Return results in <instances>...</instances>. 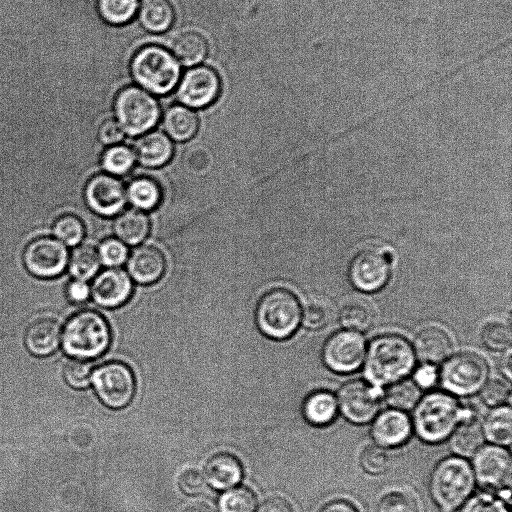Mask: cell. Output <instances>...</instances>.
<instances>
[{
    "instance_id": "6da1fadb",
    "label": "cell",
    "mask_w": 512,
    "mask_h": 512,
    "mask_svg": "<svg viewBox=\"0 0 512 512\" xmlns=\"http://www.w3.org/2000/svg\"><path fill=\"white\" fill-rule=\"evenodd\" d=\"M412 345L393 333L374 337L367 347L363 373L368 383L380 388L405 379L414 369Z\"/></svg>"
},
{
    "instance_id": "7a4b0ae2",
    "label": "cell",
    "mask_w": 512,
    "mask_h": 512,
    "mask_svg": "<svg viewBox=\"0 0 512 512\" xmlns=\"http://www.w3.org/2000/svg\"><path fill=\"white\" fill-rule=\"evenodd\" d=\"M413 409V431L429 444L446 440L462 420L476 416L472 408L461 406L452 394L440 390L425 394Z\"/></svg>"
},
{
    "instance_id": "3957f363",
    "label": "cell",
    "mask_w": 512,
    "mask_h": 512,
    "mask_svg": "<svg viewBox=\"0 0 512 512\" xmlns=\"http://www.w3.org/2000/svg\"><path fill=\"white\" fill-rule=\"evenodd\" d=\"M475 478L469 462L453 455L439 461L434 467L429 492L442 512H453L470 497Z\"/></svg>"
},
{
    "instance_id": "277c9868",
    "label": "cell",
    "mask_w": 512,
    "mask_h": 512,
    "mask_svg": "<svg viewBox=\"0 0 512 512\" xmlns=\"http://www.w3.org/2000/svg\"><path fill=\"white\" fill-rule=\"evenodd\" d=\"M130 71L142 89L156 95L171 92L178 84L181 67L174 55L158 45L140 48L131 59Z\"/></svg>"
},
{
    "instance_id": "5b68a950",
    "label": "cell",
    "mask_w": 512,
    "mask_h": 512,
    "mask_svg": "<svg viewBox=\"0 0 512 512\" xmlns=\"http://www.w3.org/2000/svg\"><path fill=\"white\" fill-rule=\"evenodd\" d=\"M302 309L297 296L288 289L274 288L267 291L256 308V323L267 337L283 340L297 330Z\"/></svg>"
},
{
    "instance_id": "8992f818",
    "label": "cell",
    "mask_w": 512,
    "mask_h": 512,
    "mask_svg": "<svg viewBox=\"0 0 512 512\" xmlns=\"http://www.w3.org/2000/svg\"><path fill=\"white\" fill-rule=\"evenodd\" d=\"M110 329L97 312L81 311L70 318L62 334L64 351L76 359H93L102 355L110 344Z\"/></svg>"
},
{
    "instance_id": "52a82bcc",
    "label": "cell",
    "mask_w": 512,
    "mask_h": 512,
    "mask_svg": "<svg viewBox=\"0 0 512 512\" xmlns=\"http://www.w3.org/2000/svg\"><path fill=\"white\" fill-rule=\"evenodd\" d=\"M116 121L130 136L141 135L152 129L160 118L156 98L138 86L121 89L114 100Z\"/></svg>"
},
{
    "instance_id": "ba28073f",
    "label": "cell",
    "mask_w": 512,
    "mask_h": 512,
    "mask_svg": "<svg viewBox=\"0 0 512 512\" xmlns=\"http://www.w3.org/2000/svg\"><path fill=\"white\" fill-rule=\"evenodd\" d=\"M489 368L486 361L473 352H459L449 356L438 372L444 391L457 396H470L483 387Z\"/></svg>"
},
{
    "instance_id": "9c48e42d",
    "label": "cell",
    "mask_w": 512,
    "mask_h": 512,
    "mask_svg": "<svg viewBox=\"0 0 512 512\" xmlns=\"http://www.w3.org/2000/svg\"><path fill=\"white\" fill-rule=\"evenodd\" d=\"M475 481L488 491H496L505 499L510 493L512 463L509 451L499 445L482 446L472 460Z\"/></svg>"
},
{
    "instance_id": "30bf717a",
    "label": "cell",
    "mask_w": 512,
    "mask_h": 512,
    "mask_svg": "<svg viewBox=\"0 0 512 512\" xmlns=\"http://www.w3.org/2000/svg\"><path fill=\"white\" fill-rule=\"evenodd\" d=\"M392 254L377 247H366L358 251L350 261L348 278L352 286L362 292H376L387 283Z\"/></svg>"
},
{
    "instance_id": "8fae6325",
    "label": "cell",
    "mask_w": 512,
    "mask_h": 512,
    "mask_svg": "<svg viewBox=\"0 0 512 512\" xmlns=\"http://www.w3.org/2000/svg\"><path fill=\"white\" fill-rule=\"evenodd\" d=\"M383 392L366 380L354 379L344 383L338 390V411L354 424H366L373 420L381 407Z\"/></svg>"
},
{
    "instance_id": "7c38bea8",
    "label": "cell",
    "mask_w": 512,
    "mask_h": 512,
    "mask_svg": "<svg viewBox=\"0 0 512 512\" xmlns=\"http://www.w3.org/2000/svg\"><path fill=\"white\" fill-rule=\"evenodd\" d=\"M91 381L99 399L108 407L127 406L135 393V379L131 369L121 362H108L99 366Z\"/></svg>"
},
{
    "instance_id": "4fadbf2b",
    "label": "cell",
    "mask_w": 512,
    "mask_h": 512,
    "mask_svg": "<svg viewBox=\"0 0 512 512\" xmlns=\"http://www.w3.org/2000/svg\"><path fill=\"white\" fill-rule=\"evenodd\" d=\"M365 353L364 337L359 332L343 329L326 339L321 358L324 365L332 372L348 374L363 364Z\"/></svg>"
},
{
    "instance_id": "5bb4252c",
    "label": "cell",
    "mask_w": 512,
    "mask_h": 512,
    "mask_svg": "<svg viewBox=\"0 0 512 512\" xmlns=\"http://www.w3.org/2000/svg\"><path fill=\"white\" fill-rule=\"evenodd\" d=\"M221 81L217 72L204 65L187 70L177 86V98L186 107L203 108L212 104L220 93Z\"/></svg>"
},
{
    "instance_id": "9a60e30c",
    "label": "cell",
    "mask_w": 512,
    "mask_h": 512,
    "mask_svg": "<svg viewBox=\"0 0 512 512\" xmlns=\"http://www.w3.org/2000/svg\"><path fill=\"white\" fill-rule=\"evenodd\" d=\"M27 270L40 278L60 275L68 263L65 245L54 238L42 237L30 242L24 251Z\"/></svg>"
},
{
    "instance_id": "2e32d148",
    "label": "cell",
    "mask_w": 512,
    "mask_h": 512,
    "mask_svg": "<svg viewBox=\"0 0 512 512\" xmlns=\"http://www.w3.org/2000/svg\"><path fill=\"white\" fill-rule=\"evenodd\" d=\"M85 200L95 213L110 217L124 208L127 202L126 188L118 178L101 173L88 181Z\"/></svg>"
},
{
    "instance_id": "e0dca14e",
    "label": "cell",
    "mask_w": 512,
    "mask_h": 512,
    "mask_svg": "<svg viewBox=\"0 0 512 512\" xmlns=\"http://www.w3.org/2000/svg\"><path fill=\"white\" fill-rule=\"evenodd\" d=\"M413 432L411 419L404 411L388 408L373 418L370 435L376 445L394 448L405 444Z\"/></svg>"
},
{
    "instance_id": "ac0fdd59",
    "label": "cell",
    "mask_w": 512,
    "mask_h": 512,
    "mask_svg": "<svg viewBox=\"0 0 512 512\" xmlns=\"http://www.w3.org/2000/svg\"><path fill=\"white\" fill-rule=\"evenodd\" d=\"M131 293L132 282L129 274L118 267H110L98 274L90 289L94 301L107 308L122 305Z\"/></svg>"
},
{
    "instance_id": "d6986e66",
    "label": "cell",
    "mask_w": 512,
    "mask_h": 512,
    "mask_svg": "<svg viewBox=\"0 0 512 512\" xmlns=\"http://www.w3.org/2000/svg\"><path fill=\"white\" fill-rule=\"evenodd\" d=\"M452 347L449 335L436 326L420 330L412 346L415 357L422 363L431 365L445 361L450 356Z\"/></svg>"
},
{
    "instance_id": "ffe728a7",
    "label": "cell",
    "mask_w": 512,
    "mask_h": 512,
    "mask_svg": "<svg viewBox=\"0 0 512 512\" xmlns=\"http://www.w3.org/2000/svg\"><path fill=\"white\" fill-rule=\"evenodd\" d=\"M127 269L136 282L151 284L161 278L165 270V258L156 247L141 245L130 253Z\"/></svg>"
},
{
    "instance_id": "44dd1931",
    "label": "cell",
    "mask_w": 512,
    "mask_h": 512,
    "mask_svg": "<svg viewBox=\"0 0 512 512\" xmlns=\"http://www.w3.org/2000/svg\"><path fill=\"white\" fill-rule=\"evenodd\" d=\"M137 161L145 167H160L173 155L170 138L161 131H151L142 135L134 145Z\"/></svg>"
},
{
    "instance_id": "7402d4cb",
    "label": "cell",
    "mask_w": 512,
    "mask_h": 512,
    "mask_svg": "<svg viewBox=\"0 0 512 512\" xmlns=\"http://www.w3.org/2000/svg\"><path fill=\"white\" fill-rule=\"evenodd\" d=\"M205 476L211 487L217 490H225L240 482L242 467L233 455L219 453L207 461Z\"/></svg>"
},
{
    "instance_id": "603a6c76",
    "label": "cell",
    "mask_w": 512,
    "mask_h": 512,
    "mask_svg": "<svg viewBox=\"0 0 512 512\" xmlns=\"http://www.w3.org/2000/svg\"><path fill=\"white\" fill-rule=\"evenodd\" d=\"M482 425L477 416L462 420L449 436V447L454 455L472 457L484 443Z\"/></svg>"
},
{
    "instance_id": "cb8c5ba5",
    "label": "cell",
    "mask_w": 512,
    "mask_h": 512,
    "mask_svg": "<svg viewBox=\"0 0 512 512\" xmlns=\"http://www.w3.org/2000/svg\"><path fill=\"white\" fill-rule=\"evenodd\" d=\"M162 126L169 138L182 142L191 139L196 134L199 120L191 108L174 105L165 111Z\"/></svg>"
},
{
    "instance_id": "d4e9b609",
    "label": "cell",
    "mask_w": 512,
    "mask_h": 512,
    "mask_svg": "<svg viewBox=\"0 0 512 512\" xmlns=\"http://www.w3.org/2000/svg\"><path fill=\"white\" fill-rule=\"evenodd\" d=\"M302 412L305 420L311 425H329L338 413L336 396L327 390H316L305 398Z\"/></svg>"
},
{
    "instance_id": "484cf974",
    "label": "cell",
    "mask_w": 512,
    "mask_h": 512,
    "mask_svg": "<svg viewBox=\"0 0 512 512\" xmlns=\"http://www.w3.org/2000/svg\"><path fill=\"white\" fill-rule=\"evenodd\" d=\"M60 341V327L51 319L33 323L25 335L28 350L36 356H46L54 352Z\"/></svg>"
},
{
    "instance_id": "4316f807",
    "label": "cell",
    "mask_w": 512,
    "mask_h": 512,
    "mask_svg": "<svg viewBox=\"0 0 512 512\" xmlns=\"http://www.w3.org/2000/svg\"><path fill=\"white\" fill-rule=\"evenodd\" d=\"M137 13L140 24L152 33L167 31L175 16L169 0H141Z\"/></svg>"
},
{
    "instance_id": "83f0119b",
    "label": "cell",
    "mask_w": 512,
    "mask_h": 512,
    "mask_svg": "<svg viewBox=\"0 0 512 512\" xmlns=\"http://www.w3.org/2000/svg\"><path fill=\"white\" fill-rule=\"evenodd\" d=\"M113 226L120 241L128 245H137L148 235L150 221L143 211L129 209L118 215Z\"/></svg>"
},
{
    "instance_id": "f1b7e54d",
    "label": "cell",
    "mask_w": 512,
    "mask_h": 512,
    "mask_svg": "<svg viewBox=\"0 0 512 512\" xmlns=\"http://www.w3.org/2000/svg\"><path fill=\"white\" fill-rule=\"evenodd\" d=\"M172 54L185 66L198 65L208 53V44L203 35L196 31L178 34L171 44Z\"/></svg>"
},
{
    "instance_id": "f546056e",
    "label": "cell",
    "mask_w": 512,
    "mask_h": 512,
    "mask_svg": "<svg viewBox=\"0 0 512 512\" xmlns=\"http://www.w3.org/2000/svg\"><path fill=\"white\" fill-rule=\"evenodd\" d=\"M482 430L491 444L509 446L512 438V411L510 405L494 407L486 415Z\"/></svg>"
},
{
    "instance_id": "4dcf8cb0",
    "label": "cell",
    "mask_w": 512,
    "mask_h": 512,
    "mask_svg": "<svg viewBox=\"0 0 512 512\" xmlns=\"http://www.w3.org/2000/svg\"><path fill=\"white\" fill-rule=\"evenodd\" d=\"M127 200L138 210H152L160 202L161 191L157 182L148 177L132 180L126 189Z\"/></svg>"
},
{
    "instance_id": "1f68e13d",
    "label": "cell",
    "mask_w": 512,
    "mask_h": 512,
    "mask_svg": "<svg viewBox=\"0 0 512 512\" xmlns=\"http://www.w3.org/2000/svg\"><path fill=\"white\" fill-rule=\"evenodd\" d=\"M383 398L390 408L405 412L418 403L421 389L413 380L405 378L388 385L383 392Z\"/></svg>"
},
{
    "instance_id": "d6a6232c",
    "label": "cell",
    "mask_w": 512,
    "mask_h": 512,
    "mask_svg": "<svg viewBox=\"0 0 512 512\" xmlns=\"http://www.w3.org/2000/svg\"><path fill=\"white\" fill-rule=\"evenodd\" d=\"M373 320L372 308L362 300H350L339 311V322L346 330L364 332L372 326Z\"/></svg>"
},
{
    "instance_id": "836d02e7",
    "label": "cell",
    "mask_w": 512,
    "mask_h": 512,
    "mask_svg": "<svg viewBox=\"0 0 512 512\" xmlns=\"http://www.w3.org/2000/svg\"><path fill=\"white\" fill-rule=\"evenodd\" d=\"M100 267L98 252L90 245L75 248L70 257L69 271L77 280L92 278Z\"/></svg>"
},
{
    "instance_id": "e575fe53",
    "label": "cell",
    "mask_w": 512,
    "mask_h": 512,
    "mask_svg": "<svg viewBox=\"0 0 512 512\" xmlns=\"http://www.w3.org/2000/svg\"><path fill=\"white\" fill-rule=\"evenodd\" d=\"M140 0H98L97 9L102 19L112 25L128 23L137 13Z\"/></svg>"
},
{
    "instance_id": "d590c367",
    "label": "cell",
    "mask_w": 512,
    "mask_h": 512,
    "mask_svg": "<svg viewBox=\"0 0 512 512\" xmlns=\"http://www.w3.org/2000/svg\"><path fill=\"white\" fill-rule=\"evenodd\" d=\"M133 149L125 145H113L102 155V166L110 175H124L135 163Z\"/></svg>"
},
{
    "instance_id": "8d00e7d4",
    "label": "cell",
    "mask_w": 512,
    "mask_h": 512,
    "mask_svg": "<svg viewBox=\"0 0 512 512\" xmlns=\"http://www.w3.org/2000/svg\"><path fill=\"white\" fill-rule=\"evenodd\" d=\"M220 512H254L256 498L246 487H235L224 492L219 499Z\"/></svg>"
},
{
    "instance_id": "74e56055",
    "label": "cell",
    "mask_w": 512,
    "mask_h": 512,
    "mask_svg": "<svg viewBox=\"0 0 512 512\" xmlns=\"http://www.w3.org/2000/svg\"><path fill=\"white\" fill-rule=\"evenodd\" d=\"M359 464L366 474L378 476L389 469L391 457L385 448L376 444L368 445L360 453Z\"/></svg>"
},
{
    "instance_id": "f35d334b",
    "label": "cell",
    "mask_w": 512,
    "mask_h": 512,
    "mask_svg": "<svg viewBox=\"0 0 512 512\" xmlns=\"http://www.w3.org/2000/svg\"><path fill=\"white\" fill-rule=\"evenodd\" d=\"M481 342L493 352H505L511 346V330L503 322H490L481 331Z\"/></svg>"
},
{
    "instance_id": "ab89813d",
    "label": "cell",
    "mask_w": 512,
    "mask_h": 512,
    "mask_svg": "<svg viewBox=\"0 0 512 512\" xmlns=\"http://www.w3.org/2000/svg\"><path fill=\"white\" fill-rule=\"evenodd\" d=\"M53 231L59 241L70 246L78 244L85 232L81 220L74 215L60 217L55 222Z\"/></svg>"
},
{
    "instance_id": "60d3db41",
    "label": "cell",
    "mask_w": 512,
    "mask_h": 512,
    "mask_svg": "<svg viewBox=\"0 0 512 512\" xmlns=\"http://www.w3.org/2000/svg\"><path fill=\"white\" fill-rule=\"evenodd\" d=\"M461 512H508L505 502L492 492H480L467 499Z\"/></svg>"
},
{
    "instance_id": "b9f144b4",
    "label": "cell",
    "mask_w": 512,
    "mask_h": 512,
    "mask_svg": "<svg viewBox=\"0 0 512 512\" xmlns=\"http://www.w3.org/2000/svg\"><path fill=\"white\" fill-rule=\"evenodd\" d=\"M100 262L109 267L122 265L128 258L126 245L116 238L104 240L98 250Z\"/></svg>"
},
{
    "instance_id": "7bdbcfd3",
    "label": "cell",
    "mask_w": 512,
    "mask_h": 512,
    "mask_svg": "<svg viewBox=\"0 0 512 512\" xmlns=\"http://www.w3.org/2000/svg\"><path fill=\"white\" fill-rule=\"evenodd\" d=\"M377 512H418L412 496L401 491L385 494L379 501Z\"/></svg>"
},
{
    "instance_id": "ee69618b",
    "label": "cell",
    "mask_w": 512,
    "mask_h": 512,
    "mask_svg": "<svg viewBox=\"0 0 512 512\" xmlns=\"http://www.w3.org/2000/svg\"><path fill=\"white\" fill-rule=\"evenodd\" d=\"M480 398L485 405L493 408L505 405L510 398L509 386L500 379L486 381L480 389Z\"/></svg>"
},
{
    "instance_id": "f6af8a7d",
    "label": "cell",
    "mask_w": 512,
    "mask_h": 512,
    "mask_svg": "<svg viewBox=\"0 0 512 512\" xmlns=\"http://www.w3.org/2000/svg\"><path fill=\"white\" fill-rule=\"evenodd\" d=\"M329 319V308L320 301L309 302L301 316L304 327L313 331L324 328L328 324Z\"/></svg>"
},
{
    "instance_id": "bcb514c9",
    "label": "cell",
    "mask_w": 512,
    "mask_h": 512,
    "mask_svg": "<svg viewBox=\"0 0 512 512\" xmlns=\"http://www.w3.org/2000/svg\"><path fill=\"white\" fill-rule=\"evenodd\" d=\"M91 366L80 359L69 361L64 368V377L69 385L82 389L91 381Z\"/></svg>"
},
{
    "instance_id": "7dc6e473",
    "label": "cell",
    "mask_w": 512,
    "mask_h": 512,
    "mask_svg": "<svg viewBox=\"0 0 512 512\" xmlns=\"http://www.w3.org/2000/svg\"><path fill=\"white\" fill-rule=\"evenodd\" d=\"M178 485L185 494L196 495L203 491L205 480L199 471L188 469L179 477Z\"/></svg>"
},
{
    "instance_id": "c3c4849f",
    "label": "cell",
    "mask_w": 512,
    "mask_h": 512,
    "mask_svg": "<svg viewBox=\"0 0 512 512\" xmlns=\"http://www.w3.org/2000/svg\"><path fill=\"white\" fill-rule=\"evenodd\" d=\"M123 137L124 132L115 120H106L99 127L98 138L105 145H117Z\"/></svg>"
},
{
    "instance_id": "681fc988",
    "label": "cell",
    "mask_w": 512,
    "mask_h": 512,
    "mask_svg": "<svg viewBox=\"0 0 512 512\" xmlns=\"http://www.w3.org/2000/svg\"><path fill=\"white\" fill-rule=\"evenodd\" d=\"M437 380L438 371L435 365L422 363V365L419 366L414 373L413 381L417 384V386L420 389L431 388L436 383Z\"/></svg>"
},
{
    "instance_id": "f907efd6",
    "label": "cell",
    "mask_w": 512,
    "mask_h": 512,
    "mask_svg": "<svg viewBox=\"0 0 512 512\" xmlns=\"http://www.w3.org/2000/svg\"><path fill=\"white\" fill-rule=\"evenodd\" d=\"M67 295L74 303L85 302L90 295V287L86 281L75 279L67 287Z\"/></svg>"
},
{
    "instance_id": "816d5d0a",
    "label": "cell",
    "mask_w": 512,
    "mask_h": 512,
    "mask_svg": "<svg viewBox=\"0 0 512 512\" xmlns=\"http://www.w3.org/2000/svg\"><path fill=\"white\" fill-rule=\"evenodd\" d=\"M256 512H293V510L283 498L273 497L264 501Z\"/></svg>"
},
{
    "instance_id": "f5cc1de1",
    "label": "cell",
    "mask_w": 512,
    "mask_h": 512,
    "mask_svg": "<svg viewBox=\"0 0 512 512\" xmlns=\"http://www.w3.org/2000/svg\"><path fill=\"white\" fill-rule=\"evenodd\" d=\"M318 512H358L353 504L346 500L337 499L325 504Z\"/></svg>"
},
{
    "instance_id": "db71d44e",
    "label": "cell",
    "mask_w": 512,
    "mask_h": 512,
    "mask_svg": "<svg viewBox=\"0 0 512 512\" xmlns=\"http://www.w3.org/2000/svg\"><path fill=\"white\" fill-rule=\"evenodd\" d=\"M511 354L510 352L507 354V356L503 359V361L501 362V365H500V372L501 374L504 376V378H506V380H510L511 379V372H512V368H511Z\"/></svg>"
},
{
    "instance_id": "11a10c76",
    "label": "cell",
    "mask_w": 512,
    "mask_h": 512,
    "mask_svg": "<svg viewBox=\"0 0 512 512\" xmlns=\"http://www.w3.org/2000/svg\"><path fill=\"white\" fill-rule=\"evenodd\" d=\"M184 512H214L211 507L205 504H194L189 506Z\"/></svg>"
}]
</instances>
